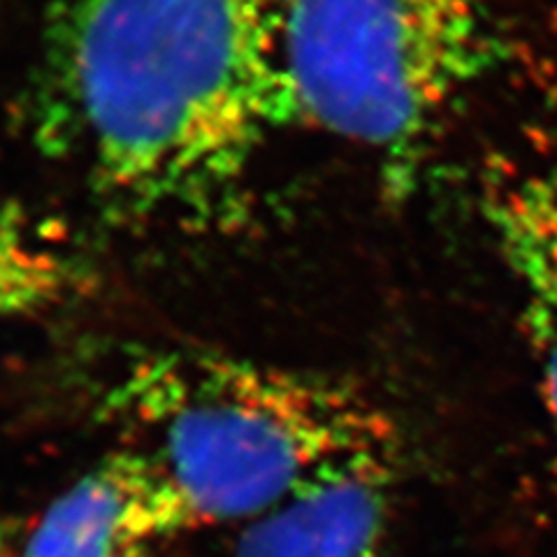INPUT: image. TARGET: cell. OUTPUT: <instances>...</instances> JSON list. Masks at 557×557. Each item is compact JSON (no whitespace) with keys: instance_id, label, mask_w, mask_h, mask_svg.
<instances>
[{"instance_id":"cell-3","label":"cell","mask_w":557,"mask_h":557,"mask_svg":"<svg viewBox=\"0 0 557 557\" xmlns=\"http://www.w3.org/2000/svg\"><path fill=\"white\" fill-rule=\"evenodd\" d=\"M507 59L495 0H288L295 116L370 151L409 194L448 114Z\"/></svg>"},{"instance_id":"cell-7","label":"cell","mask_w":557,"mask_h":557,"mask_svg":"<svg viewBox=\"0 0 557 557\" xmlns=\"http://www.w3.org/2000/svg\"><path fill=\"white\" fill-rule=\"evenodd\" d=\"M84 282L73 256L0 209V321L57 309L77 298Z\"/></svg>"},{"instance_id":"cell-6","label":"cell","mask_w":557,"mask_h":557,"mask_svg":"<svg viewBox=\"0 0 557 557\" xmlns=\"http://www.w3.org/2000/svg\"><path fill=\"white\" fill-rule=\"evenodd\" d=\"M499 231L522 288V321L539 388L557 430V207L542 194L504 205Z\"/></svg>"},{"instance_id":"cell-2","label":"cell","mask_w":557,"mask_h":557,"mask_svg":"<svg viewBox=\"0 0 557 557\" xmlns=\"http://www.w3.org/2000/svg\"><path fill=\"white\" fill-rule=\"evenodd\" d=\"M104 413L135 434L200 522H249L330 469L397 444L354 383L196 346L119 370Z\"/></svg>"},{"instance_id":"cell-8","label":"cell","mask_w":557,"mask_h":557,"mask_svg":"<svg viewBox=\"0 0 557 557\" xmlns=\"http://www.w3.org/2000/svg\"><path fill=\"white\" fill-rule=\"evenodd\" d=\"M0 557H3V553H0Z\"/></svg>"},{"instance_id":"cell-4","label":"cell","mask_w":557,"mask_h":557,"mask_svg":"<svg viewBox=\"0 0 557 557\" xmlns=\"http://www.w3.org/2000/svg\"><path fill=\"white\" fill-rule=\"evenodd\" d=\"M198 525L147 450H112L49 504L22 557H159Z\"/></svg>"},{"instance_id":"cell-1","label":"cell","mask_w":557,"mask_h":557,"mask_svg":"<svg viewBox=\"0 0 557 557\" xmlns=\"http://www.w3.org/2000/svg\"><path fill=\"white\" fill-rule=\"evenodd\" d=\"M288 0H65L45 40L35 128L126 219L233 207L295 116Z\"/></svg>"},{"instance_id":"cell-5","label":"cell","mask_w":557,"mask_h":557,"mask_svg":"<svg viewBox=\"0 0 557 557\" xmlns=\"http://www.w3.org/2000/svg\"><path fill=\"white\" fill-rule=\"evenodd\" d=\"M399 444L337 465L249 520L231 557H386Z\"/></svg>"}]
</instances>
